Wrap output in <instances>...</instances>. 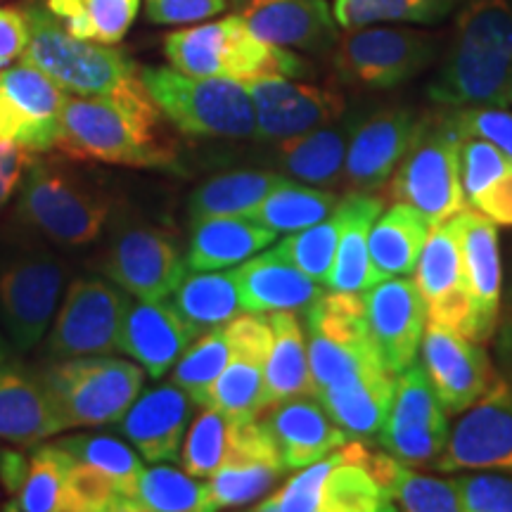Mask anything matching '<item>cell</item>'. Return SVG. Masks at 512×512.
<instances>
[{"label":"cell","mask_w":512,"mask_h":512,"mask_svg":"<svg viewBox=\"0 0 512 512\" xmlns=\"http://www.w3.org/2000/svg\"><path fill=\"white\" fill-rule=\"evenodd\" d=\"M311 396L349 439L380 434L396 392L368 330L363 292H323L306 309Z\"/></svg>","instance_id":"obj_1"},{"label":"cell","mask_w":512,"mask_h":512,"mask_svg":"<svg viewBox=\"0 0 512 512\" xmlns=\"http://www.w3.org/2000/svg\"><path fill=\"white\" fill-rule=\"evenodd\" d=\"M22 10L29 22V46L19 60L41 69L64 93L107 98L138 110L157 107L140 67L124 50L72 36L41 0H31Z\"/></svg>","instance_id":"obj_2"},{"label":"cell","mask_w":512,"mask_h":512,"mask_svg":"<svg viewBox=\"0 0 512 512\" xmlns=\"http://www.w3.org/2000/svg\"><path fill=\"white\" fill-rule=\"evenodd\" d=\"M430 98L444 107L512 105V0H465Z\"/></svg>","instance_id":"obj_3"},{"label":"cell","mask_w":512,"mask_h":512,"mask_svg":"<svg viewBox=\"0 0 512 512\" xmlns=\"http://www.w3.org/2000/svg\"><path fill=\"white\" fill-rule=\"evenodd\" d=\"M159 126V107L138 110L107 98L67 95L55 150L72 159L169 169L176 164V150L171 140L162 136Z\"/></svg>","instance_id":"obj_4"},{"label":"cell","mask_w":512,"mask_h":512,"mask_svg":"<svg viewBox=\"0 0 512 512\" xmlns=\"http://www.w3.org/2000/svg\"><path fill=\"white\" fill-rule=\"evenodd\" d=\"M164 55L171 67L190 76H211L247 83L261 76L302 79L311 67L294 50L261 41L240 15L171 31L164 38Z\"/></svg>","instance_id":"obj_5"},{"label":"cell","mask_w":512,"mask_h":512,"mask_svg":"<svg viewBox=\"0 0 512 512\" xmlns=\"http://www.w3.org/2000/svg\"><path fill=\"white\" fill-rule=\"evenodd\" d=\"M112 214V200L67 166L34 155L22 178L15 219L60 247L91 245Z\"/></svg>","instance_id":"obj_6"},{"label":"cell","mask_w":512,"mask_h":512,"mask_svg":"<svg viewBox=\"0 0 512 512\" xmlns=\"http://www.w3.org/2000/svg\"><path fill=\"white\" fill-rule=\"evenodd\" d=\"M140 76L162 117L185 136L254 138V102L242 83L190 76L174 67H145Z\"/></svg>","instance_id":"obj_7"},{"label":"cell","mask_w":512,"mask_h":512,"mask_svg":"<svg viewBox=\"0 0 512 512\" xmlns=\"http://www.w3.org/2000/svg\"><path fill=\"white\" fill-rule=\"evenodd\" d=\"M62 430L117 425L145 384V368L107 354L72 356L41 375Z\"/></svg>","instance_id":"obj_8"},{"label":"cell","mask_w":512,"mask_h":512,"mask_svg":"<svg viewBox=\"0 0 512 512\" xmlns=\"http://www.w3.org/2000/svg\"><path fill=\"white\" fill-rule=\"evenodd\" d=\"M460 140L448 114L425 117L413 145L389 178V197L411 204L430 221L441 226L465 209L460 185Z\"/></svg>","instance_id":"obj_9"},{"label":"cell","mask_w":512,"mask_h":512,"mask_svg":"<svg viewBox=\"0 0 512 512\" xmlns=\"http://www.w3.org/2000/svg\"><path fill=\"white\" fill-rule=\"evenodd\" d=\"M437 41L425 31L368 24L342 29L335 46V69L344 81L389 91L418 76L432 62Z\"/></svg>","instance_id":"obj_10"},{"label":"cell","mask_w":512,"mask_h":512,"mask_svg":"<svg viewBox=\"0 0 512 512\" xmlns=\"http://www.w3.org/2000/svg\"><path fill=\"white\" fill-rule=\"evenodd\" d=\"M128 304L131 294L110 278H76L64 294L60 313L48 335V354L53 358H72L119 351Z\"/></svg>","instance_id":"obj_11"},{"label":"cell","mask_w":512,"mask_h":512,"mask_svg":"<svg viewBox=\"0 0 512 512\" xmlns=\"http://www.w3.org/2000/svg\"><path fill=\"white\" fill-rule=\"evenodd\" d=\"M67 266L50 254H24L0 271V325L17 354L41 342L53 323Z\"/></svg>","instance_id":"obj_12"},{"label":"cell","mask_w":512,"mask_h":512,"mask_svg":"<svg viewBox=\"0 0 512 512\" xmlns=\"http://www.w3.org/2000/svg\"><path fill=\"white\" fill-rule=\"evenodd\" d=\"M448 413L422 363L396 375V392L380 434V446L406 465L434 467L448 441Z\"/></svg>","instance_id":"obj_13"},{"label":"cell","mask_w":512,"mask_h":512,"mask_svg":"<svg viewBox=\"0 0 512 512\" xmlns=\"http://www.w3.org/2000/svg\"><path fill=\"white\" fill-rule=\"evenodd\" d=\"M188 261L178 252L176 242L155 226L128 223L119 228L105 259L102 271L112 283L133 299H169L183 280Z\"/></svg>","instance_id":"obj_14"},{"label":"cell","mask_w":512,"mask_h":512,"mask_svg":"<svg viewBox=\"0 0 512 512\" xmlns=\"http://www.w3.org/2000/svg\"><path fill=\"white\" fill-rule=\"evenodd\" d=\"M67 93L57 83L19 62L0 69V143H17L34 155L55 150Z\"/></svg>","instance_id":"obj_15"},{"label":"cell","mask_w":512,"mask_h":512,"mask_svg":"<svg viewBox=\"0 0 512 512\" xmlns=\"http://www.w3.org/2000/svg\"><path fill=\"white\" fill-rule=\"evenodd\" d=\"M434 467L512 472V387L498 380L448 434L444 453Z\"/></svg>","instance_id":"obj_16"},{"label":"cell","mask_w":512,"mask_h":512,"mask_svg":"<svg viewBox=\"0 0 512 512\" xmlns=\"http://www.w3.org/2000/svg\"><path fill=\"white\" fill-rule=\"evenodd\" d=\"M233 356L209 394V408L233 420H254L266 408V358L273 344L268 313H242L226 325Z\"/></svg>","instance_id":"obj_17"},{"label":"cell","mask_w":512,"mask_h":512,"mask_svg":"<svg viewBox=\"0 0 512 512\" xmlns=\"http://www.w3.org/2000/svg\"><path fill=\"white\" fill-rule=\"evenodd\" d=\"M420 356L446 413H465L496 382L482 344L434 320H427L425 325Z\"/></svg>","instance_id":"obj_18"},{"label":"cell","mask_w":512,"mask_h":512,"mask_svg":"<svg viewBox=\"0 0 512 512\" xmlns=\"http://www.w3.org/2000/svg\"><path fill=\"white\" fill-rule=\"evenodd\" d=\"M252 95L261 143H280L342 117L344 98L330 88L299 83L290 76H261L242 83Z\"/></svg>","instance_id":"obj_19"},{"label":"cell","mask_w":512,"mask_h":512,"mask_svg":"<svg viewBox=\"0 0 512 512\" xmlns=\"http://www.w3.org/2000/svg\"><path fill=\"white\" fill-rule=\"evenodd\" d=\"M451 223L463 259L465 290L472 306V339L479 344L494 337L503 299L501 247L496 221L479 209H460Z\"/></svg>","instance_id":"obj_20"},{"label":"cell","mask_w":512,"mask_h":512,"mask_svg":"<svg viewBox=\"0 0 512 512\" xmlns=\"http://www.w3.org/2000/svg\"><path fill=\"white\" fill-rule=\"evenodd\" d=\"M285 470L287 467L259 418L233 420L228 456L207 479L209 510L240 508L259 501L266 491L273 489Z\"/></svg>","instance_id":"obj_21"},{"label":"cell","mask_w":512,"mask_h":512,"mask_svg":"<svg viewBox=\"0 0 512 512\" xmlns=\"http://www.w3.org/2000/svg\"><path fill=\"white\" fill-rule=\"evenodd\" d=\"M368 330L382 363L392 375L406 370L418 356L427 325L425 299L415 280L387 278L363 292Z\"/></svg>","instance_id":"obj_22"},{"label":"cell","mask_w":512,"mask_h":512,"mask_svg":"<svg viewBox=\"0 0 512 512\" xmlns=\"http://www.w3.org/2000/svg\"><path fill=\"white\" fill-rule=\"evenodd\" d=\"M238 15L261 41L302 53H330L342 34L328 0H238Z\"/></svg>","instance_id":"obj_23"},{"label":"cell","mask_w":512,"mask_h":512,"mask_svg":"<svg viewBox=\"0 0 512 512\" xmlns=\"http://www.w3.org/2000/svg\"><path fill=\"white\" fill-rule=\"evenodd\" d=\"M420 121L408 110H382L356 124L344 162V181L349 188L375 192L387 185L418 136Z\"/></svg>","instance_id":"obj_24"},{"label":"cell","mask_w":512,"mask_h":512,"mask_svg":"<svg viewBox=\"0 0 512 512\" xmlns=\"http://www.w3.org/2000/svg\"><path fill=\"white\" fill-rule=\"evenodd\" d=\"M413 273L415 285L425 299L427 320L470 337L472 306L465 290L460 245L451 223L446 221L430 230Z\"/></svg>","instance_id":"obj_25"},{"label":"cell","mask_w":512,"mask_h":512,"mask_svg":"<svg viewBox=\"0 0 512 512\" xmlns=\"http://www.w3.org/2000/svg\"><path fill=\"white\" fill-rule=\"evenodd\" d=\"M259 422L287 470L309 467L349 441L316 396H297L264 408Z\"/></svg>","instance_id":"obj_26"},{"label":"cell","mask_w":512,"mask_h":512,"mask_svg":"<svg viewBox=\"0 0 512 512\" xmlns=\"http://www.w3.org/2000/svg\"><path fill=\"white\" fill-rule=\"evenodd\" d=\"M192 403L195 401L174 382L147 389L117 422V430L147 463H176L188 432Z\"/></svg>","instance_id":"obj_27"},{"label":"cell","mask_w":512,"mask_h":512,"mask_svg":"<svg viewBox=\"0 0 512 512\" xmlns=\"http://www.w3.org/2000/svg\"><path fill=\"white\" fill-rule=\"evenodd\" d=\"M200 337L192 325L178 316L166 299L147 302L136 299L128 304L124 325H121L119 351L136 358L150 377H162L176 366L183 351Z\"/></svg>","instance_id":"obj_28"},{"label":"cell","mask_w":512,"mask_h":512,"mask_svg":"<svg viewBox=\"0 0 512 512\" xmlns=\"http://www.w3.org/2000/svg\"><path fill=\"white\" fill-rule=\"evenodd\" d=\"M351 453L380 486L387 510L406 512H463L453 479H434L411 470L392 453L370 451L361 439L349 441Z\"/></svg>","instance_id":"obj_29"},{"label":"cell","mask_w":512,"mask_h":512,"mask_svg":"<svg viewBox=\"0 0 512 512\" xmlns=\"http://www.w3.org/2000/svg\"><path fill=\"white\" fill-rule=\"evenodd\" d=\"M240 302L245 313L306 311L323 294V287L290 264L275 249L252 256L235 268Z\"/></svg>","instance_id":"obj_30"},{"label":"cell","mask_w":512,"mask_h":512,"mask_svg":"<svg viewBox=\"0 0 512 512\" xmlns=\"http://www.w3.org/2000/svg\"><path fill=\"white\" fill-rule=\"evenodd\" d=\"M62 432L41 377L15 366L0 370V439L34 448Z\"/></svg>","instance_id":"obj_31"},{"label":"cell","mask_w":512,"mask_h":512,"mask_svg":"<svg viewBox=\"0 0 512 512\" xmlns=\"http://www.w3.org/2000/svg\"><path fill=\"white\" fill-rule=\"evenodd\" d=\"M278 233L249 219V216H211L192 223L188 268L192 271H221L273 245Z\"/></svg>","instance_id":"obj_32"},{"label":"cell","mask_w":512,"mask_h":512,"mask_svg":"<svg viewBox=\"0 0 512 512\" xmlns=\"http://www.w3.org/2000/svg\"><path fill=\"white\" fill-rule=\"evenodd\" d=\"M430 221L406 202H394L370 228V285L399 275H411L430 235Z\"/></svg>","instance_id":"obj_33"},{"label":"cell","mask_w":512,"mask_h":512,"mask_svg":"<svg viewBox=\"0 0 512 512\" xmlns=\"http://www.w3.org/2000/svg\"><path fill=\"white\" fill-rule=\"evenodd\" d=\"M354 126L325 124L311 131L299 133L294 138H285L275 143V164L285 178H294L309 185L339 183L344 176V162H347L349 138Z\"/></svg>","instance_id":"obj_34"},{"label":"cell","mask_w":512,"mask_h":512,"mask_svg":"<svg viewBox=\"0 0 512 512\" xmlns=\"http://www.w3.org/2000/svg\"><path fill=\"white\" fill-rule=\"evenodd\" d=\"M344 221L339 233L335 261L325 285L337 292H366L370 287V254L368 235L377 216L382 214L384 200L373 192H351L339 200Z\"/></svg>","instance_id":"obj_35"},{"label":"cell","mask_w":512,"mask_h":512,"mask_svg":"<svg viewBox=\"0 0 512 512\" xmlns=\"http://www.w3.org/2000/svg\"><path fill=\"white\" fill-rule=\"evenodd\" d=\"M273 344L266 358V408L273 403L311 396L306 332L294 311L268 313Z\"/></svg>","instance_id":"obj_36"},{"label":"cell","mask_w":512,"mask_h":512,"mask_svg":"<svg viewBox=\"0 0 512 512\" xmlns=\"http://www.w3.org/2000/svg\"><path fill=\"white\" fill-rule=\"evenodd\" d=\"M171 306L185 323L197 330V335L223 328L245 313L235 271L185 273L176 290L171 292Z\"/></svg>","instance_id":"obj_37"},{"label":"cell","mask_w":512,"mask_h":512,"mask_svg":"<svg viewBox=\"0 0 512 512\" xmlns=\"http://www.w3.org/2000/svg\"><path fill=\"white\" fill-rule=\"evenodd\" d=\"M287 178L278 171H230L202 183L188 202L190 223L211 216H247Z\"/></svg>","instance_id":"obj_38"},{"label":"cell","mask_w":512,"mask_h":512,"mask_svg":"<svg viewBox=\"0 0 512 512\" xmlns=\"http://www.w3.org/2000/svg\"><path fill=\"white\" fill-rule=\"evenodd\" d=\"M43 3L72 36L117 46L136 22L143 0H43Z\"/></svg>","instance_id":"obj_39"},{"label":"cell","mask_w":512,"mask_h":512,"mask_svg":"<svg viewBox=\"0 0 512 512\" xmlns=\"http://www.w3.org/2000/svg\"><path fill=\"white\" fill-rule=\"evenodd\" d=\"M337 204L339 197L335 192L297 185L287 178L283 185L268 192L247 216L261 226L275 230L278 235H290L313 226V223L325 221L337 209Z\"/></svg>","instance_id":"obj_40"},{"label":"cell","mask_w":512,"mask_h":512,"mask_svg":"<svg viewBox=\"0 0 512 512\" xmlns=\"http://www.w3.org/2000/svg\"><path fill=\"white\" fill-rule=\"evenodd\" d=\"M465 0H332L339 29L368 24H439Z\"/></svg>","instance_id":"obj_41"},{"label":"cell","mask_w":512,"mask_h":512,"mask_svg":"<svg viewBox=\"0 0 512 512\" xmlns=\"http://www.w3.org/2000/svg\"><path fill=\"white\" fill-rule=\"evenodd\" d=\"M74 460L72 453L57 444L34 446V456L29 458V475L22 489L10 498V505H5V510L67 512L64 484H67V472Z\"/></svg>","instance_id":"obj_42"},{"label":"cell","mask_w":512,"mask_h":512,"mask_svg":"<svg viewBox=\"0 0 512 512\" xmlns=\"http://www.w3.org/2000/svg\"><path fill=\"white\" fill-rule=\"evenodd\" d=\"M207 482L176 467H150L143 470L133 491L128 512H207Z\"/></svg>","instance_id":"obj_43"},{"label":"cell","mask_w":512,"mask_h":512,"mask_svg":"<svg viewBox=\"0 0 512 512\" xmlns=\"http://www.w3.org/2000/svg\"><path fill=\"white\" fill-rule=\"evenodd\" d=\"M230 356H233V344H230L226 325L204 332L178 358L171 382L178 384L197 406L207 408L211 387L228 366Z\"/></svg>","instance_id":"obj_44"},{"label":"cell","mask_w":512,"mask_h":512,"mask_svg":"<svg viewBox=\"0 0 512 512\" xmlns=\"http://www.w3.org/2000/svg\"><path fill=\"white\" fill-rule=\"evenodd\" d=\"M64 451H69L81 463L100 467L107 472L114 482H117L121 491V510L128 512V503H131L133 491H136L138 479L143 475V460L131 451L126 444L112 437H91V434H81V437H69L57 441Z\"/></svg>","instance_id":"obj_45"},{"label":"cell","mask_w":512,"mask_h":512,"mask_svg":"<svg viewBox=\"0 0 512 512\" xmlns=\"http://www.w3.org/2000/svg\"><path fill=\"white\" fill-rule=\"evenodd\" d=\"M342 221V207L337 204V209L332 211L328 219L297 230V233H290L273 249L280 256H285L290 264L297 266L299 271H304L309 278L316 280V283H325L330 275L332 261H335Z\"/></svg>","instance_id":"obj_46"},{"label":"cell","mask_w":512,"mask_h":512,"mask_svg":"<svg viewBox=\"0 0 512 512\" xmlns=\"http://www.w3.org/2000/svg\"><path fill=\"white\" fill-rule=\"evenodd\" d=\"M230 430H233V418L216 408H204L183 441L181 463L185 472L197 479L214 475L230 451Z\"/></svg>","instance_id":"obj_47"},{"label":"cell","mask_w":512,"mask_h":512,"mask_svg":"<svg viewBox=\"0 0 512 512\" xmlns=\"http://www.w3.org/2000/svg\"><path fill=\"white\" fill-rule=\"evenodd\" d=\"M512 169V162L496 145L482 138L460 140V185L467 207L477 209L482 197Z\"/></svg>","instance_id":"obj_48"},{"label":"cell","mask_w":512,"mask_h":512,"mask_svg":"<svg viewBox=\"0 0 512 512\" xmlns=\"http://www.w3.org/2000/svg\"><path fill=\"white\" fill-rule=\"evenodd\" d=\"M67 512H119L121 491L114 479L100 467L74 460L64 484Z\"/></svg>","instance_id":"obj_49"},{"label":"cell","mask_w":512,"mask_h":512,"mask_svg":"<svg viewBox=\"0 0 512 512\" xmlns=\"http://www.w3.org/2000/svg\"><path fill=\"white\" fill-rule=\"evenodd\" d=\"M448 119L460 136L482 138L512 162V114L505 107H451Z\"/></svg>","instance_id":"obj_50"},{"label":"cell","mask_w":512,"mask_h":512,"mask_svg":"<svg viewBox=\"0 0 512 512\" xmlns=\"http://www.w3.org/2000/svg\"><path fill=\"white\" fill-rule=\"evenodd\" d=\"M453 484L463 512H512V472L460 475Z\"/></svg>","instance_id":"obj_51"},{"label":"cell","mask_w":512,"mask_h":512,"mask_svg":"<svg viewBox=\"0 0 512 512\" xmlns=\"http://www.w3.org/2000/svg\"><path fill=\"white\" fill-rule=\"evenodd\" d=\"M147 22L159 27H190L221 15L228 0H143Z\"/></svg>","instance_id":"obj_52"},{"label":"cell","mask_w":512,"mask_h":512,"mask_svg":"<svg viewBox=\"0 0 512 512\" xmlns=\"http://www.w3.org/2000/svg\"><path fill=\"white\" fill-rule=\"evenodd\" d=\"M29 46V22L22 8H0V69L10 67Z\"/></svg>","instance_id":"obj_53"},{"label":"cell","mask_w":512,"mask_h":512,"mask_svg":"<svg viewBox=\"0 0 512 512\" xmlns=\"http://www.w3.org/2000/svg\"><path fill=\"white\" fill-rule=\"evenodd\" d=\"M31 159H34V152H29L27 147L17 143H0V209L8 204L12 192L22 183Z\"/></svg>","instance_id":"obj_54"},{"label":"cell","mask_w":512,"mask_h":512,"mask_svg":"<svg viewBox=\"0 0 512 512\" xmlns=\"http://www.w3.org/2000/svg\"><path fill=\"white\" fill-rule=\"evenodd\" d=\"M27 475L29 458H24L17 448H0V484L10 496H15L22 489Z\"/></svg>","instance_id":"obj_55"},{"label":"cell","mask_w":512,"mask_h":512,"mask_svg":"<svg viewBox=\"0 0 512 512\" xmlns=\"http://www.w3.org/2000/svg\"><path fill=\"white\" fill-rule=\"evenodd\" d=\"M498 351H501V361L508 373V384L512 387V309L505 318V325L501 330V342H498Z\"/></svg>","instance_id":"obj_56"},{"label":"cell","mask_w":512,"mask_h":512,"mask_svg":"<svg viewBox=\"0 0 512 512\" xmlns=\"http://www.w3.org/2000/svg\"><path fill=\"white\" fill-rule=\"evenodd\" d=\"M12 358H15V349H12L10 339H5L3 332H0V370L12 366Z\"/></svg>","instance_id":"obj_57"}]
</instances>
